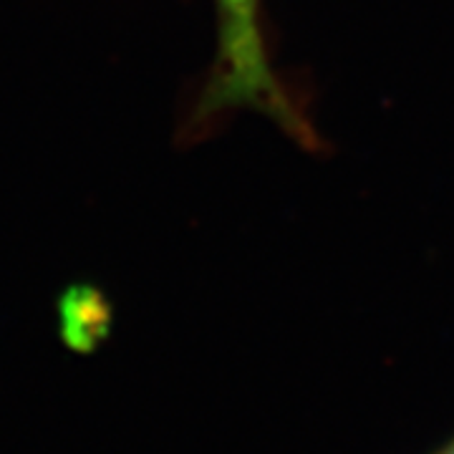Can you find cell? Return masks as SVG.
I'll return each instance as SVG.
<instances>
[{
	"mask_svg": "<svg viewBox=\"0 0 454 454\" xmlns=\"http://www.w3.org/2000/svg\"><path fill=\"white\" fill-rule=\"evenodd\" d=\"M215 56L190 116V129L202 134L217 116L255 112L276 121L301 145H313L316 134L298 112L273 68L262 31V0H212Z\"/></svg>",
	"mask_w": 454,
	"mask_h": 454,
	"instance_id": "6da1fadb",
	"label": "cell"
},
{
	"mask_svg": "<svg viewBox=\"0 0 454 454\" xmlns=\"http://www.w3.org/2000/svg\"><path fill=\"white\" fill-rule=\"evenodd\" d=\"M429 454H454V434L447 439V442H442L437 450H434V452H429Z\"/></svg>",
	"mask_w": 454,
	"mask_h": 454,
	"instance_id": "7a4b0ae2",
	"label": "cell"
}]
</instances>
